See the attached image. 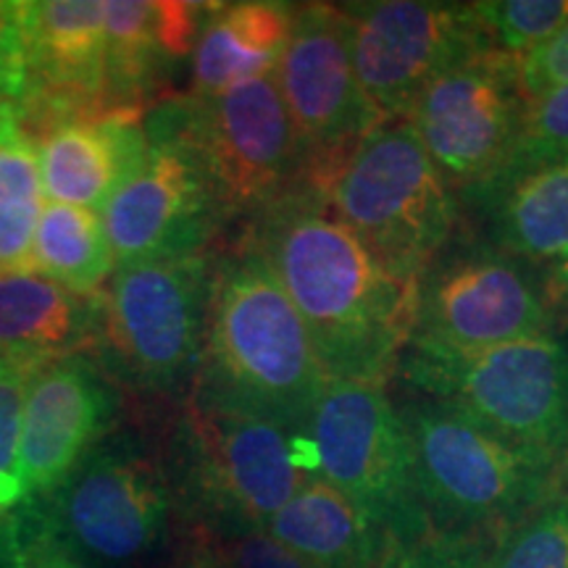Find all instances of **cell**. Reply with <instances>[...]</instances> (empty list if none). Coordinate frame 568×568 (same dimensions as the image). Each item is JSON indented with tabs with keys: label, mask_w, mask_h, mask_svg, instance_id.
Segmentation results:
<instances>
[{
	"label": "cell",
	"mask_w": 568,
	"mask_h": 568,
	"mask_svg": "<svg viewBox=\"0 0 568 568\" xmlns=\"http://www.w3.org/2000/svg\"><path fill=\"white\" fill-rule=\"evenodd\" d=\"M308 190L410 282L437 264L458 226V197L406 119L372 126Z\"/></svg>",
	"instance_id": "3"
},
{
	"label": "cell",
	"mask_w": 568,
	"mask_h": 568,
	"mask_svg": "<svg viewBox=\"0 0 568 568\" xmlns=\"http://www.w3.org/2000/svg\"><path fill=\"white\" fill-rule=\"evenodd\" d=\"M184 109L226 219L258 216L303 187L301 142L274 71L234 84L209 101L187 98Z\"/></svg>",
	"instance_id": "13"
},
{
	"label": "cell",
	"mask_w": 568,
	"mask_h": 568,
	"mask_svg": "<svg viewBox=\"0 0 568 568\" xmlns=\"http://www.w3.org/2000/svg\"><path fill=\"white\" fill-rule=\"evenodd\" d=\"M297 6L274 0L211 3L193 51V101L272 74L293 32Z\"/></svg>",
	"instance_id": "21"
},
{
	"label": "cell",
	"mask_w": 568,
	"mask_h": 568,
	"mask_svg": "<svg viewBox=\"0 0 568 568\" xmlns=\"http://www.w3.org/2000/svg\"><path fill=\"white\" fill-rule=\"evenodd\" d=\"M477 209L487 211L497 251L529 264H558L568 253V159L531 169Z\"/></svg>",
	"instance_id": "23"
},
{
	"label": "cell",
	"mask_w": 568,
	"mask_h": 568,
	"mask_svg": "<svg viewBox=\"0 0 568 568\" xmlns=\"http://www.w3.org/2000/svg\"><path fill=\"white\" fill-rule=\"evenodd\" d=\"M527 98L516 59L487 51L443 71L406 113V122L458 203L485 193L521 132Z\"/></svg>",
	"instance_id": "11"
},
{
	"label": "cell",
	"mask_w": 568,
	"mask_h": 568,
	"mask_svg": "<svg viewBox=\"0 0 568 568\" xmlns=\"http://www.w3.org/2000/svg\"><path fill=\"white\" fill-rule=\"evenodd\" d=\"M516 80L527 101L568 84V21L550 40L516 59Z\"/></svg>",
	"instance_id": "32"
},
{
	"label": "cell",
	"mask_w": 568,
	"mask_h": 568,
	"mask_svg": "<svg viewBox=\"0 0 568 568\" xmlns=\"http://www.w3.org/2000/svg\"><path fill=\"white\" fill-rule=\"evenodd\" d=\"M209 6L105 0V98L145 116L176 59L195 51Z\"/></svg>",
	"instance_id": "19"
},
{
	"label": "cell",
	"mask_w": 568,
	"mask_h": 568,
	"mask_svg": "<svg viewBox=\"0 0 568 568\" xmlns=\"http://www.w3.org/2000/svg\"><path fill=\"white\" fill-rule=\"evenodd\" d=\"M166 460V458H163ZM176 503L222 524L226 535L264 531L311 477L303 435L266 418L184 400L172 435Z\"/></svg>",
	"instance_id": "6"
},
{
	"label": "cell",
	"mask_w": 568,
	"mask_h": 568,
	"mask_svg": "<svg viewBox=\"0 0 568 568\" xmlns=\"http://www.w3.org/2000/svg\"><path fill=\"white\" fill-rule=\"evenodd\" d=\"M113 418L116 385L90 355H67L34 374L21 418L24 503L51 495L101 443Z\"/></svg>",
	"instance_id": "16"
},
{
	"label": "cell",
	"mask_w": 568,
	"mask_h": 568,
	"mask_svg": "<svg viewBox=\"0 0 568 568\" xmlns=\"http://www.w3.org/2000/svg\"><path fill=\"white\" fill-rule=\"evenodd\" d=\"M34 503L88 564L126 566L145 558L166 535L176 495L166 460L138 439L111 437Z\"/></svg>",
	"instance_id": "10"
},
{
	"label": "cell",
	"mask_w": 568,
	"mask_h": 568,
	"mask_svg": "<svg viewBox=\"0 0 568 568\" xmlns=\"http://www.w3.org/2000/svg\"><path fill=\"white\" fill-rule=\"evenodd\" d=\"M329 382L301 314L245 243L211 264L201 366L187 397L303 435Z\"/></svg>",
	"instance_id": "2"
},
{
	"label": "cell",
	"mask_w": 568,
	"mask_h": 568,
	"mask_svg": "<svg viewBox=\"0 0 568 568\" xmlns=\"http://www.w3.org/2000/svg\"><path fill=\"white\" fill-rule=\"evenodd\" d=\"M397 374L539 464L568 466V345L542 335L456 353L410 339Z\"/></svg>",
	"instance_id": "4"
},
{
	"label": "cell",
	"mask_w": 568,
	"mask_h": 568,
	"mask_svg": "<svg viewBox=\"0 0 568 568\" xmlns=\"http://www.w3.org/2000/svg\"><path fill=\"white\" fill-rule=\"evenodd\" d=\"M301 314L329 379L385 385L414 337L418 282L395 274L314 190L251 219L243 237Z\"/></svg>",
	"instance_id": "1"
},
{
	"label": "cell",
	"mask_w": 568,
	"mask_h": 568,
	"mask_svg": "<svg viewBox=\"0 0 568 568\" xmlns=\"http://www.w3.org/2000/svg\"><path fill=\"white\" fill-rule=\"evenodd\" d=\"M151 151L138 174L101 211L116 266L205 255L230 222L187 126L184 101L145 116Z\"/></svg>",
	"instance_id": "9"
},
{
	"label": "cell",
	"mask_w": 568,
	"mask_h": 568,
	"mask_svg": "<svg viewBox=\"0 0 568 568\" xmlns=\"http://www.w3.org/2000/svg\"><path fill=\"white\" fill-rule=\"evenodd\" d=\"M32 374L0 366V516L17 510L24 503L21 487V418Z\"/></svg>",
	"instance_id": "30"
},
{
	"label": "cell",
	"mask_w": 568,
	"mask_h": 568,
	"mask_svg": "<svg viewBox=\"0 0 568 568\" xmlns=\"http://www.w3.org/2000/svg\"><path fill=\"white\" fill-rule=\"evenodd\" d=\"M355 80L376 122H397L426 84L474 55L495 51L466 3L374 0L343 6Z\"/></svg>",
	"instance_id": "12"
},
{
	"label": "cell",
	"mask_w": 568,
	"mask_h": 568,
	"mask_svg": "<svg viewBox=\"0 0 568 568\" xmlns=\"http://www.w3.org/2000/svg\"><path fill=\"white\" fill-rule=\"evenodd\" d=\"M211 264L205 253L116 266L95 295L84 355L130 393L190 395L203 353Z\"/></svg>",
	"instance_id": "5"
},
{
	"label": "cell",
	"mask_w": 568,
	"mask_h": 568,
	"mask_svg": "<svg viewBox=\"0 0 568 568\" xmlns=\"http://www.w3.org/2000/svg\"><path fill=\"white\" fill-rule=\"evenodd\" d=\"M95 297L63 290L42 274L0 276V366L38 374L84 353Z\"/></svg>",
	"instance_id": "20"
},
{
	"label": "cell",
	"mask_w": 568,
	"mask_h": 568,
	"mask_svg": "<svg viewBox=\"0 0 568 568\" xmlns=\"http://www.w3.org/2000/svg\"><path fill=\"white\" fill-rule=\"evenodd\" d=\"M542 290L552 316L568 318V253L558 261V264L550 266L548 276H545Z\"/></svg>",
	"instance_id": "36"
},
{
	"label": "cell",
	"mask_w": 568,
	"mask_h": 568,
	"mask_svg": "<svg viewBox=\"0 0 568 568\" xmlns=\"http://www.w3.org/2000/svg\"><path fill=\"white\" fill-rule=\"evenodd\" d=\"M568 159V84L552 88L542 95L529 98L527 113H524L521 132L510 151L506 166L495 176L485 193H479L468 205H479L489 195L506 187L531 169L545 166L552 161Z\"/></svg>",
	"instance_id": "26"
},
{
	"label": "cell",
	"mask_w": 568,
	"mask_h": 568,
	"mask_svg": "<svg viewBox=\"0 0 568 568\" xmlns=\"http://www.w3.org/2000/svg\"><path fill=\"white\" fill-rule=\"evenodd\" d=\"M145 116L126 111L21 113L48 201L101 213L148 159Z\"/></svg>",
	"instance_id": "17"
},
{
	"label": "cell",
	"mask_w": 568,
	"mask_h": 568,
	"mask_svg": "<svg viewBox=\"0 0 568 568\" xmlns=\"http://www.w3.org/2000/svg\"><path fill=\"white\" fill-rule=\"evenodd\" d=\"M495 51L521 59L568 21V0H487L471 3Z\"/></svg>",
	"instance_id": "28"
},
{
	"label": "cell",
	"mask_w": 568,
	"mask_h": 568,
	"mask_svg": "<svg viewBox=\"0 0 568 568\" xmlns=\"http://www.w3.org/2000/svg\"><path fill=\"white\" fill-rule=\"evenodd\" d=\"M219 539H222L226 568H316L266 531H243Z\"/></svg>",
	"instance_id": "34"
},
{
	"label": "cell",
	"mask_w": 568,
	"mask_h": 568,
	"mask_svg": "<svg viewBox=\"0 0 568 568\" xmlns=\"http://www.w3.org/2000/svg\"><path fill=\"white\" fill-rule=\"evenodd\" d=\"M274 80L301 142L303 187H314L379 124L355 80L343 6H297Z\"/></svg>",
	"instance_id": "14"
},
{
	"label": "cell",
	"mask_w": 568,
	"mask_h": 568,
	"mask_svg": "<svg viewBox=\"0 0 568 568\" xmlns=\"http://www.w3.org/2000/svg\"><path fill=\"white\" fill-rule=\"evenodd\" d=\"M485 568H568V493L550 495L510 524Z\"/></svg>",
	"instance_id": "27"
},
{
	"label": "cell",
	"mask_w": 568,
	"mask_h": 568,
	"mask_svg": "<svg viewBox=\"0 0 568 568\" xmlns=\"http://www.w3.org/2000/svg\"><path fill=\"white\" fill-rule=\"evenodd\" d=\"M400 416L418 497L439 521L460 529L510 527L558 493L560 468L524 456L458 408L422 397L406 403Z\"/></svg>",
	"instance_id": "8"
},
{
	"label": "cell",
	"mask_w": 568,
	"mask_h": 568,
	"mask_svg": "<svg viewBox=\"0 0 568 568\" xmlns=\"http://www.w3.org/2000/svg\"><path fill=\"white\" fill-rule=\"evenodd\" d=\"M545 290L497 247H471L437 258L418 282L416 343L474 353L552 335Z\"/></svg>",
	"instance_id": "15"
},
{
	"label": "cell",
	"mask_w": 568,
	"mask_h": 568,
	"mask_svg": "<svg viewBox=\"0 0 568 568\" xmlns=\"http://www.w3.org/2000/svg\"><path fill=\"white\" fill-rule=\"evenodd\" d=\"M27 92L24 3L0 0V105H19Z\"/></svg>",
	"instance_id": "31"
},
{
	"label": "cell",
	"mask_w": 568,
	"mask_h": 568,
	"mask_svg": "<svg viewBox=\"0 0 568 568\" xmlns=\"http://www.w3.org/2000/svg\"><path fill=\"white\" fill-rule=\"evenodd\" d=\"M169 568H226L222 539L205 527H195L180 545Z\"/></svg>",
	"instance_id": "35"
},
{
	"label": "cell",
	"mask_w": 568,
	"mask_h": 568,
	"mask_svg": "<svg viewBox=\"0 0 568 568\" xmlns=\"http://www.w3.org/2000/svg\"><path fill=\"white\" fill-rule=\"evenodd\" d=\"M32 266L69 293L95 297L116 272L101 213L48 201L34 226Z\"/></svg>",
	"instance_id": "24"
},
{
	"label": "cell",
	"mask_w": 568,
	"mask_h": 568,
	"mask_svg": "<svg viewBox=\"0 0 568 568\" xmlns=\"http://www.w3.org/2000/svg\"><path fill=\"white\" fill-rule=\"evenodd\" d=\"M264 531L316 568H379L395 548L364 508L322 479L305 481Z\"/></svg>",
	"instance_id": "22"
},
{
	"label": "cell",
	"mask_w": 568,
	"mask_h": 568,
	"mask_svg": "<svg viewBox=\"0 0 568 568\" xmlns=\"http://www.w3.org/2000/svg\"><path fill=\"white\" fill-rule=\"evenodd\" d=\"M303 443L311 474L364 508L395 545L426 537L429 518L416 489L410 437L385 385L326 382Z\"/></svg>",
	"instance_id": "7"
},
{
	"label": "cell",
	"mask_w": 568,
	"mask_h": 568,
	"mask_svg": "<svg viewBox=\"0 0 568 568\" xmlns=\"http://www.w3.org/2000/svg\"><path fill=\"white\" fill-rule=\"evenodd\" d=\"M45 205L38 151L17 105H0V276L34 274V226Z\"/></svg>",
	"instance_id": "25"
},
{
	"label": "cell",
	"mask_w": 568,
	"mask_h": 568,
	"mask_svg": "<svg viewBox=\"0 0 568 568\" xmlns=\"http://www.w3.org/2000/svg\"><path fill=\"white\" fill-rule=\"evenodd\" d=\"M487 556L460 539H418L410 545H395L379 568H485Z\"/></svg>",
	"instance_id": "33"
},
{
	"label": "cell",
	"mask_w": 568,
	"mask_h": 568,
	"mask_svg": "<svg viewBox=\"0 0 568 568\" xmlns=\"http://www.w3.org/2000/svg\"><path fill=\"white\" fill-rule=\"evenodd\" d=\"M9 568H92L63 539L40 503H21L3 516Z\"/></svg>",
	"instance_id": "29"
},
{
	"label": "cell",
	"mask_w": 568,
	"mask_h": 568,
	"mask_svg": "<svg viewBox=\"0 0 568 568\" xmlns=\"http://www.w3.org/2000/svg\"><path fill=\"white\" fill-rule=\"evenodd\" d=\"M24 34L21 113L113 111L105 98V0H32L24 3Z\"/></svg>",
	"instance_id": "18"
}]
</instances>
